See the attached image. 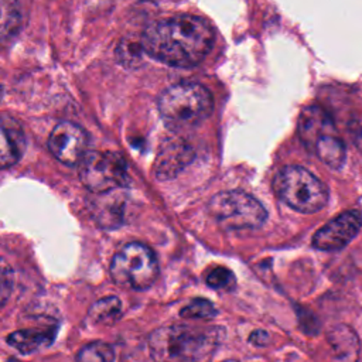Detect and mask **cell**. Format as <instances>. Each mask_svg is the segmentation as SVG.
Wrapping results in <instances>:
<instances>
[{
    "label": "cell",
    "instance_id": "12",
    "mask_svg": "<svg viewBox=\"0 0 362 362\" xmlns=\"http://www.w3.org/2000/svg\"><path fill=\"white\" fill-rule=\"evenodd\" d=\"M304 146L311 150L325 165L334 170H339L345 163V144L338 136L334 124L314 133Z\"/></svg>",
    "mask_w": 362,
    "mask_h": 362
},
{
    "label": "cell",
    "instance_id": "7",
    "mask_svg": "<svg viewBox=\"0 0 362 362\" xmlns=\"http://www.w3.org/2000/svg\"><path fill=\"white\" fill-rule=\"evenodd\" d=\"M78 167L82 184L96 194L112 192L130 184L126 161L113 151H88Z\"/></svg>",
    "mask_w": 362,
    "mask_h": 362
},
{
    "label": "cell",
    "instance_id": "22",
    "mask_svg": "<svg viewBox=\"0 0 362 362\" xmlns=\"http://www.w3.org/2000/svg\"><path fill=\"white\" fill-rule=\"evenodd\" d=\"M249 341H250L252 344L257 345V346H263V345H266V344L269 342V335H267V332H264V331H255V332L250 334Z\"/></svg>",
    "mask_w": 362,
    "mask_h": 362
},
{
    "label": "cell",
    "instance_id": "14",
    "mask_svg": "<svg viewBox=\"0 0 362 362\" xmlns=\"http://www.w3.org/2000/svg\"><path fill=\"white\" fill-rule=\"evenodd\" d=\"M23 24L20 4L13 0H0V51L10 47Z\"/></svg>",
    "mask_w": 362,
    "mask_h": 362
},
{
    "label": "cell",
    "instance_id": "15",
    "mask_svg": "<svg viewBox=\"0 0 362 362\" xmlns=\"http://www.w3.org/2000/svg\"><path fill=\"white\" fill-rule=\"evenodd\" d=\"M122 315V303L116 296L98 300L89 308L88 317L95 324H113Z\"/></svg>",
    "mask_w": 362,
    "mask_h": 362
},
{
    "label": "cell",
    "instance_id": "1",
    "mask_svg": "<svg viewBox=\"0 0 362 362\" xmlns=\"http://www.w3.org/2000/svg\"><path fill=\"white\" fill-rule=\"evenodd\" d=\"M215 33L211 24L194 14H178L148 24L141 34L143 51L170 66L191 68L211 51Z\"/></svg>",
    "mask_w": 362,
    "mask_h": 362
},
{
    "label": "cell",
    "instance_id": "2",
    "mask_svg": "<svg viewBox=\"0 0 362 362\" xmlns=\"http://www.w3.org/2000/svg\"><path fill=\"white\" fill-rule=\"evenodd\" d=\"M157 107L165 126L181 132L204 122L214 109V99L198 82H178L160 93Z\"/></svg>",
    "mask_w": 362,
    "mask_h": 362
},
{
    "label": "cell",
    "instance_id": "4",
    "mask_svg": "<svg viewBox=\"0 0 362 362\" xmlns=\"http://www.w3.org/2000/svg\"><path fill=\"white\" fill-rule=\"evenodd\" d=\"M273 189L286 205L303 214L321 211L329 197L325 184L300 165L283 167L274 175Z\"/></svg>",
    "mask_w": 362,
    "mask_h": 362
},
{
    "label": "cell",
    "instance_id": "20",
    "mask_svg": "<svg viewBox=\"0 0 362 362\" xmlns=\"http://www.w3.org/2000/svg\"><path fill=\"white\" fill-rule=\"evenodd\" d=\"M205 280L206 284L215 290H232L236 283L233 273L223 266H216L209 270Z\"/></svg>",
    "mask_w": 362,
    "mask_h": 362
},
{
    "label": "cell",
    "instance_id": "10",
    "mask_svg": "<svg viewBox=\"0 0 362 362\" xmlns=\"http://www.w3.org/2000/svg\"><path fill=\"white\" fill-rule=\"evenodd\" d=\"M194 158L192 147L181 137L165 139L154 161V173L158 180H168L184 170Z\"/></svg>",
    "mask_w": 362,
    "mask_h": 362
},
{
    "label": "cell",
    "instance_id": "17",
    "mask_svg": "<svg viewBox=\"0 0 362 362\" xmlns=\"http://www.w3.org/2000/svg\"><path fill=\"white\" fill-rule=\"evenodd\" d=\"M75 362H115V352L106 342H90L78 352Z\"/></svg>",
    "mask_w": 362,
    "mask_h": 362
},
{
    "label": "cell",
    "instance_id": "8",
    "mask_svg": "<svg viewBox=\"0 0 362 362\" xmlns=\"http://www.w3.org/2000/svg\"><path fill=\"white\" fill-rule=\"evenodd\" d=\"M48 148L59 163L76 165L88 153V134L72 122H61L49 134Z\"/></svg>",
    "mask_w": 362,
    "mask_h": 362
},
{
    "label": "cell",
    "instance_id": "24",
    "mask_svg": "<svg viewBox=\"0 0 362 362\" xmlns=\"http://www.w3.org/2000/svg\"><path fill=\"white\" fill-rule=\"evenodd\" d=\"M223 362H236L235 359H228V361H223Z\"/></svg>",
    "mask_w": 362,
    "mask_h": 362
},
{
    "label": "cell",
    "instance_id": "6",
    "mask_svg": "<svg viewBox=\"0 0 362 362\" xmlns=\"http://www.w3.org/2000/svg\"><path fill=\"white\" fill-rule=\"evenodd\" d=\"M211 216L228 230L255 229L264 223L267 211L250 194L243 191H222L214 195L208 204Z\"/></svg>",
    "mask_w": 362,
    "mask_h": 362
},
{
    "label": "cell",
    "instance_id": "11",
    "mask_svg": "<svg viewBox=\"0 0 362 362\" xmlns=\"http://www.w3.org/2000/svg\"><path fill=\"white\" fill-rule=\"evenodd\" d=\"M25 136L20 122L7 113H0V170L18 163L25 151Z\"/></svg>",
    "mask_w": 362,
    "mask_h": 362
},
{
    "label": "cell",
    "instance_id": "5",
    "mask_svg": "<svg viewBox=\"0 0 362 362\" xmlns=\"http://www.w3.org/2000/svg\"><path fill=\"white\" fill-rule=\"evenodd\" d=\"M110 276L117 286L132 290H146L158 277L157 257L141 242L126 243L112 259Z\"/></svg>",
    "mask_w": 362,
    "mask_h": 362
},
{
    "label": "cell",
    "instance_id": "23",
    "mask_svg": "<svg viewBox=\"0 0 362 362\" xmlns=\"http://www.w3.org/2000/svg\"><path fill=\"white\" fill-rule=\"evenodd\" d=\"M7 362H20V361H16V359H8Z\"/></svg>",
    "mask_w": 362,
    "mask_h": 362
},
{
    "label": "cell",
    "instance_id": "3",
    "mask_svg": "<svg viewBox=\"0 0 362 362\" xmlns=\"http://www.w3.org/2000/svg\"><path fill=\"white\" fill-rule=\"evenodd\" d=\"M216 342V329L167 325L151 332L148 348L156 362H189L209 352Z\"/></svg>",
    "mask_w": 362,
    "mask_h": 362
},
{
    "label": "cell",
    "instance_id": "19",
    "mask_svg": "<svg viewBox=\"0 0 362 362\" xmlns=\"http://www.w3.org/2000/svg\"><path fill=\"white\" fill-rule=\"evenodd\" d=\"M180 315L182 318L209 320V318H214L216 315V308L206 298H194L184 308H181Z\"/></svg>",
    "mask_w": 362,
    "mask_h": 362
},
{
    "label": "cell",
    "instance_id": "9",
    "mask_svg": "<svg viewBox=\"0 0 362 362\" xmlns=\"http://www.w3.org/2000/svg\"><path fill=\"white\" fill-rule=\"evenodd\" d=\"M362 215L351 209L339 214L313 236V246L320 250L334 252L346 246L361 230Z\"/></svg>",
    "mask_w": 362,
    "mask_h": 362
},
{
    "label": "cell",
    "instance_id": "13",
    "mask_svg": "<svg viewBox=\"0 0 362 362\" xmlns=\"http://www.w3.org/2000/svg\"><path fill=\"white\" fill-rule=\"evenodd\" d=\"M55 332L57 329L51 327L24 328L11 332L7 337V342L21 354H31L42 346H48L54 341Z\"/></svg>",
    "mask_w": 362,
    "mask_h": 362
},
{
    "label": "cell",
    "instance_id": "16",
    "mask_svg": "<svg viewBox=\"0 0 362 362\" xmlns=\"http://www.w3.org/2000/svg\"><path fill=\"white\" fill-rule=\"evenodd\" d=\"M329 341H331V345L335 349V355L338 358L349 359V358L356 356V354H358L356 338L348 329L345 332L341 328H338L337 331H332L329 335Z\"/></svg>",
    "mask_w": 362,
    "mask_h": 362
},
{
    "label": "cell",
    "instance_id": "18",
    "mask_svg": "<svg viewBox=\"0 0 362 362\" xmlns=\"http://www.w3.org/2000/svg\"><path fill=\"white\" fill-rule=\"evenodd\" d=\"M141 42H136L130 38H124L116 47V59L126 68H134L140 64L143 55Z\"/></svg>",
    "mask_w": 362,
    "mask_h": 362
},
{
    "label": "cell",
    "instance_id": "21",
    "mask_svg": "<svg viewBox=\"0 0 362 362\" xmlns=\"http://www.w3.org/2000/svg\"><path fill=\"white\" fill-rule=\"evenodd\" d=\"M13 290V270L10 264L0 257V308L6 304Z\"/></svg>",
    "mask_w": 362,
    "mask_h": 362
}]
</instances>
